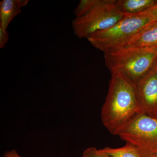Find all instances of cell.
I'll return each mask as SVG.
<instances>
[{"mask_svg": "<svg viewBox=\"0 0 157 157\" xmlns=\"http://www.w3.org/2000/svg\"><path fill=\"white\" fill-rule=\"evenodd\" d=\"M140 47L157 50V21L145 26L124 47Z\"/></svg>", "mask_w": 157, "mask_h": 157, "instance_id": "obj_7", "label": "cell"}, {"mask_svg": "<svg viewBox=\"0 0 157 157\" xmlns=\"http://www.w3.org/2000/svg\"><path fill=\"white\" fill-rule=\"evenodd\" d=\"M140 14H144L149 17L152 21H157V3L153 7L143 11Z\"/></svg>", "mask_w": 157, "mask_h": 157, "instance_id": "obj_13", "label": "cell"}, {"mask_svg": "<svg viewBox=\"0 0 157 157\" xmlns=\"http://www.w3.org/2000/svg\"><path fill=\"white\" fill-rule=\"evenodd\" d=\"M155 67H156V69H157V61H156V63H155Z\"/></svg>", "mask_w": 157, "mask_h": 157, "instance_id": "obj_17", "label": "cell"}, {"mask_svg": "<svg viewBox=\"0 0 157 157\" xmlns=\"http://www.w3.org/2000/svg\"><path fill=\"white\" fill-rule=\"evenodd\" d=\"M118 135L137 147L143 157L157 154V117L137 113Z\"/></svg>", "mask_w": 157, "mask_h": 157, "instance_id": "obj_5", "label": "cell"}, {"mask_svg": "<svg viewBox=\"0 0 157 157\" xmlns=\"http://www.w3.org/2000/svg\"><path fill=\"white\" fill-rule=\"evenodd\" d=\"M82 157H111L95 147H90L85 150Z\"/></svg>", "mask_w": 157, "mask_h": 157, "instance_id": "obj_12", "label": "cell"}, {"mask_svg": "<svg viewBox=\"0 0 157 157\" xmlns=\"http://www.w3.org/2000/svg\"><path fill=\"white\" fill-rule=\"evenodd\" d=\"M116 5V0H99L94 7L72 21L73 32L79 39L107 29L125 16Z\"/></svg>", "mask_w": 157, "mask_h": 157, "instance_id": "obj_4", "label": "cell"}, {"mask_svg": "<svg viewBox=\"0 0 157 157\" xmlns=\"http://www.w3.org/2000/svg\"><path fill=\"white\" fill-rule=\"evenodd\" d=\"M101 150L111 157H143L137 147L128 143L119 148L106 147Z\"/></svg>", "mask_w": 157, "mask_h": 157, "instance_id": "obj_10", "label": "cell"}, {"mask_svg": "<svg viewBox=\"0 0 157 157\" xmlns=\"http://www.w3.org/2000/svg\"><path fill=\"white\" fill-rule=\"evenodd\" d=\"M152 22L142 14L125 15L107 29L92 34L87 40L95 48L104 53L124 47L141 29Z\"/></svg>", "mask_w": 157, "mask_h": 157, "instance_id": "obj_3", "label": "cell"}, {"mask_svg": "<svg viewBox=\"0 0 157 157\" xmlns=\"http://www.w3.org/2000/svg\"><path fill=\"white\" fill-rule=\"evenodd\" d=\"M4 157H21L17 154L16 150H11L9 151H7L4 153Z\"/></svg>", "mask_w": 157, "mask_h": 157, "instance_id": "obj_15", "label": "cell"}, {"mask_svg": "<svg viewBox=\"0 0 157 157\" xmlns=\"http://www.w3.org/2000/svg\"><path fill=\"white\" fill-rule=\"evenodd\" d=\"M157 3V0H116L118 9L124 15L142 13Z\"/></svg>", "mask_w": 157, "mask_h": 157, "instance_id": "obj_9", "label": "cell"}, {"mask_svg": "<svg viewBox=\"0 0 157 157\" xmlns=\"http://www.w3.org/2000/svg\"><path fill=\"white\" fill-rule=\"evenodd\" d=\"M143 157H157V154L151 155Z\"/></svg>", "mask_w": 157, "mask_h": 157, "instance_id": "obj_16", "label": "cell"}, {"mask_svg": "<svg viewBox=\"0 0 157 157\" xmlns=\"http://www.w3.org/2000/svg\"><path fill=\"white\" fill-rule=\"evenodd\" d=\"M28 0H2L0 2V26L7 29L11 21L21 12Z\"/></svg>", "mask_w": 157, "mask_h": 157, "instance_id": "obj_8", "label": "cell"}, {"mask_svg": "<svg viewBox=\"0 0 157 157\" xmlns=\"http://www.w3.org/2000/svg\"><path fill=\"white\" fill-rule=\"evenodd\" d=\"M105 64L111 73L121 74L136 86L152 70L157 59V50L123 47L104 53Z\"/></svg>", "mask_w": 157, "mask_h": 157, "instance_id": "obj_2", "label": "cell"}, {"mask_svg": "<svg viewBox=\"0 0 157 157\" xmlns=\"http://www.w3.org/2000/svg\"><path fill=\"white\" fill-rule=\"evenodd\" d=\"M99 0H81L74 10L75 17H80L87 13L98 4Z\"/></svg>", "mask_w": 157, "mask_h": 157, "instance_id": "obj_11", "label": "cell"}, {"mask_svg": "<svg viewBox=\"0 0 157 157\" xmlns=\"http://www.w3.org/2000/svg\"><path fill=\"white\" fill-rule=\"evenodd\" d=\"M135 87L139 113L157 117V70L155 65L138 82Z\"/></svg>", "mask_w": 157, "mask_h": 157, "instance_id": "obj_6", "label": "cell"}, {"mask_svg": "<svg viewBox=\"0 0 157 157\" xmlns=\"http://www.w3.org/2000/svg\"><path fill=\"white\" fill-rule=\"evenodd\" d=\"M138 113L135 86L121 74L111 73L108 94L101 109L104 126L112 135H118Z\"/></svg>", "mask_w": 157, "mask_h": 157, "instance_id": "obj_1", "label": "cell"}, {"mask_svg": "<svg viewBox=\"0 0 157 157\" xmlns=\"http://www.w3.org/2000/svg\"><path fill=\"white\" fill-rule=\"evenodd\" d=\"M9 39V35L7 29L0 26V48H4Z\"/></svg>", "mask_w": 157, "mask_h": 157, "instance_id": "obj_14", "label": "cell"}]
</instances>
